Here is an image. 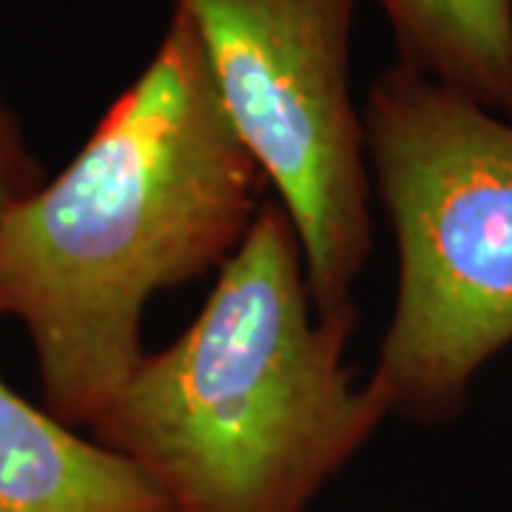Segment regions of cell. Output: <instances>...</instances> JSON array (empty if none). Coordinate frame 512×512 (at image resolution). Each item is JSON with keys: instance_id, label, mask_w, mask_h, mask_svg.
I'll return each instance as SVG.
<instances>
[{"instance_id": "obj_1", "label": "cell", "mask_w": 512, "mask_h": 512, "mask_svg": "<svg viewBox=\"0 0 512 512\" xmlns=\"http://www.w3.org/2000/svg\"><path fill=\"white\" fill-rule=\"evenodd\" d=\"M268 188L177 3L80 154L0 222V316L29 330L52 416H100L146 356L148 299L222 268Z\"/></svg>"}, {"instance_id": "obj_2", "label": "cell", "mask_w": 512, "mask_h": 512, "mask_svg": "<svg viewBox=\"0 0 512 512\" xmlns=\"http://www.w3.org/2000/svg\"><path fill=\"white\" fill-rule=\"evenodd\" d=\"M356 311L319 316L282 202H265L177 342L146 353L89 424L174 512H305L390 407L356 387Z\"/></svg>"}, {"instance_id": "obj_3", "label": "cell", "mask_w": 512, "mask_h": 512, "mask_svg": "<svg viewBox=\"0 0 512 512\" xmlns=\"http://www.w3.org/2000/svg\"><path fill=\"white\" fill-rule=\"evenodd\" d=\"M362 123L399 245L396 311L367 382L390 413L447 419L512 342V120L393 66Z\"/></svg>"}, {"instance_id": "obj_4", "label": "cell", "mask_w": 512, "mask_h": 512, "mask_svg": "<svg viewBox=\"0 0 512 512\" xmlns=\"http://www.w3.org/2000/svg\"><path fill=\"white\" fill-rule=\"evenodd\" d=\"M237 131L299 234L319 316L348 311L373 248L353 0H177Z\"/></svg>"}, {"instance_id": "obj_5", "label": "cell", "mask_w": 512, "mask_h": 512, "mask_svg": "<svg viewBox=\"0 0 512 512\" xmlns=\"http://www.w3.org/2000/svg\"><path fill=\"white\" fill-rule=\"evenodd\" d=\"M0 512H174L154 481L0 379Z\"/></svg>"}, {"instance_id": "obj_6", "label": "cell", "mask_w": 512, "mask_h": 512, "mask_svg": "<svg viewBox=\"0 0 512 512\" xmlns=\"http://www.w3.org/2000/svg\"><path fill=\"white\" fill-rule=\"evenodd\" d=\"M399 66L512 120V0H376Z\"/></svg>"}, {"instance_id": "obj_7", "label": "cell", "mask_w": 512, "mask_h": 512, "mask_svg": "<svg viewBox=\"0 0 512 512\" xmlns=\"http://www.w3.org/2000/svg\"><path fill=\"white\" fill-rule=\"evenodd\" d=\"M40 185V171L23 146L18 123L0 100V222Z\"/></svg>"}]
</instances>
